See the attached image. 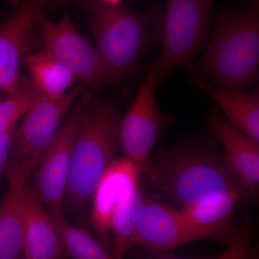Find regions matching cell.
I'll list each match as a JSON object with an SVG mask.
<instances>
[{
  "mask_svg": "<svg viewBox=\"0 0 259 259\" xmlns=\"http://www.w3.org/2000/svg\"><path fill=\"white\" fill-rule=\"evenodd\" d=\"M90 19L101 56L112 82L134 74L143 56L161 41V8L144 13L101 0H76Z\"/></svg>",
  "mask_w": 259,
  "mask_h": 259,
  "instance_id": "obj_1",
  "label": "cell"
},
{
  "mask_svg": "<svg viewBox=\"0 0 259 259\" xmlns=\"http://www.w3.org/2000/svg\"><path fill=\"white\" fill-rule=\"evenodd\" d=\"M259 64V3L218 15L212 41L192 67L194 77L243 92L254 83Z\"/></svg>",
  "mask_w": 259,
  "mask_h": 259,
  "instance_id": "obj_2",
  "label": "cell"
},
{
  "mask_svg": "<svg viewBox=\"0 0 259 259\" xmlns=\"http://www.w3.org/2000/svg\"><path fill=\"white\" fill-rule=\"evenodd\" d=\"M146 175L181 209L247 194L224 158L203 148L178 147L161 153Z\"/></svg>",
  "mask_w": 259,
  "mask_h": 259,
  "instance_id": "obj_3",
  "label": "cell"
},
{
  "mask_svg": "<svg viewBox=\"0 0 259 259\" xmlns=\"http://www.w3.org/2000/svg\"><path fill=\"white\" fill-rule=\"evenodd\" d=\"M120 110L113 102L92 100L80 124L64 204L79 212L93 199L120 144Z\"/></svg>",
  "mask_w": 259,
  "mask_h": 259,
  "instance_id": "obj_4",
  "label": "cell"
},
{
  "mask_svg": "<svg viewBox=\"0 0 259 259\" xmlns=\"http://www.w3.org/2000/svg\"><path fill=\"white\" fill-rule=\"evenodd\" d=\"M214 0H164L161 54L151 70L157 87L176 70L190 64L203 48Z\"/></svg>",
  "mask_w": 259,
  "mask_h": 259,
  "instance_id": "obj_5",
  "label": "cell"
},
{
  "mask_svg": "<svg viewBox=\"0 0 259 259\" xmlns=\"http://www.w3.org/2000/svg\"><path fill=\"white\" fill-rule=\"evenodd\" d=\"M89 88L83 81L59 97L39 95L23 115L13 135V144L5 171L29 181L55 137L65 116L80 94Z\"/></svg>",
  "mask_w": 259,
  "mask_h": 259,
  "instance_id": "obj_6",
  "label": "cell"
},
{
  "mask_svg": "<svg viewBox=\"0 0 259 259\" xmlns=\"http://www.w3.org/2000/svg\"><path fill=\"white\" fill-rule=\"evenodd\" d=\"M88 88L83 90L74 102L71 115L58 130L36 170L35 190L53 218L63 216L75 143L80 124L94 96L93 90Z\"/></svg>",
  "mask_w": 259,
  "mask_h": 259,
  "instance_id": "obj_7",
  "label": "cell"
},
{
  "mask_svg": "<svg viewBox=\"0 0 259 259\" xmlns=\"http://www.w3.org/2000/svg\"><path fill=\"white\" fill-rule=\"evenodd\" d=\"M68 0H24L0 27V90L8 95L18 88L20 68L27 53L41 38V24L49 7Z\"/></svg>",
  "mask_w": 259,
  "mask_h": 259,
  "instance_id": "obj_8",
  "label": "cell"
},
{
  "mask_svg": "<svg viewBox=\"0 0 259 259\" xmlns=\"http://www.w3.org/2000/svg\"><path fill=\"white\" fill-rule=\"evenodd\" d=\"M42 50L72 71L78 79L101 90L113 84L96 48L79 33L67 15L59 22L47 18L41 24Z\"/></svg>",
  "mask_w": 259,
  "mask_h": 259,
  "instance_id": "obj_9",
  "label": "cell"
},
{
  "mask_svg": "<svg viewBox=\"0 0 259 259\" xmlns=\"http://www.w3.org/2000/svg\"><path fill=\"white\" fill-rule=\"evenodd\" d=\"M156 88L154 73L151 69L120 122V144L127 158L146 175L152 162L151 151L166 123L156 100Z\"/></svg>",
  "mask_w": 259,
  "mask_h": 259,
  "instance_id": "obj_10",
  "label": "cell"
},
{
  "mask_svg": "<svg viewBox=\"0 0 259 259\" xmlns=\"http://www.w3.org/2000/svg\"><path fill=\"white\" fill-rule=\"evenodd\" d=\"M198 241L182 217L180 209L145 196L140 213L134 245L152 253L169 251Z\"/></svg>",
  "mask_w": 259,
  "mask_h": 259,
  "instance_id": "obj_11",
  "label": "cell"
},
{
  "mask_svg": "<svg viewBox=\"0 0 259 259\" xmlns=\"http://www.w3.org/2000/svg\"><path fill=\"white\" fill-rule=\"evenodd\" d=\"M141 170L128 158L113 161L107 167L94 192L92 221L102 243L111 232L114 213L122 201L140 185Z\"/></svg>",
  "mask_w": 259,
  "mask_h": 259,
  "instance_id": "obj_12",
  "label": "cell"
},
{
  "mask_svg": "<svg viewBox=\"0 0 259 259\" xmlns=\"http://www.w3.org/2000/svg\"><path fill=\"white\" fill-rule=\"evenodd\" d=\"M207 124L222 143L227 166L246 193L258 196L259 144L247 137L213 110L206 116Z\"/></svg>",
  "mask_w": 259,
  "mask_h": 259,
  "instance_id": "obj_13",
  "label": "cell"
},
{
  "mask_svg": "<svg viewBox=\"0 0 259 259\" xmlns=\"http://www.w3.org/2000/svg\"><path fill=\"white\" fill-rule=\"evenodd\" d=\"M23 253L27 259H56L64 255L54 218L46 211L35 188L28 184L24 196Z\"/></svg>",
  "mask_w": 259,
  "mask_h": 259,
  "instance_id": "obj_14",
  "label": "cell"
},
{
  "mask_svg": "<svg viewBox=\"0 0 259 259\" xmlns=\"http://www.w3.org/2000/svg\"><path fill=\"white\" fill-rule=\"evenodd\" d=\"M194 86L212 98L236 130L259 144V92L244 94L223 90L192 77Z\"/></svg>",
  "mask_w": 259,
  "mask_h": 259,
  "instance_id": "obj_15",
  "label": "cell"
},
{
  "mask_svg": "<svg viewBox=\"0 0 259 259\" xmlns=\"http://www.w3.org/2000/svg\"><path fill=\"white\" fill-rule=\"evenodd\" d=\"M4 174L9 187L0 205V259H15L23 253L24 196L29 181Z\"/></svg>",
  "mask_w": 259,
  "mask_h": 259,
  "instance_id": "obj_16",
  "label": "cell"
},
{
  "mask_svg": "<svg viewBox=\"0 0 259 259\" xmlns=\"http://www.w3.org/2000/svg\"><path fill=\"white\" fill-rule=\"evenodd\" d=\"M243 196L235 195L210 204L180 209L181 214L197 240H226L231 236L233 214Z\"/></svg>",
  "mask_w": 259,
  "mask_h": 259,
  "instance_id": "obj_17",
  "label": "cell"
},
{
  "mask_svg": "<svg viewBox=\"0 0 259 259\" xmlns=\"http://www.w3.org/2000/svg\"><path fill=\"white\" fill-rule=\"evenodd\" d=\"M23 62L35 88L47 97L62 96L78 79L71 70L44 50L27 54Z\"/></svg>",
  "mask_w": 259,
  "mask_h": 259,
  "instance_id": "obj_18",
  "label": "cell"
},
{
  "mask_svg": "<svg viewBox=\"0 0 259 259\" xmlns=\"http://www.w3.org/2000/svg\"><path fill=\"white\" fill-rule=\"evenodd\" d=\"M144 198L139 185L130 192L114 213L111 231L115 241L116 258H122L134 246L136 227Z\"/></svg>",
  "mask_w": 259,
  "mask_h": 259,
  "instance_id": "obj_19",
  "label": "cell"
},
{
  "mask_svg": "<svg viewBox=\"0 0 259 259\" xmlns=\"http://www.w3.org/2000/svg\"><path fill=\"white\" fill-rule=\"evenodd\" d=\"M64 248L75 259H107L112 255L84 230L71 226L63 216L54 218Z\"/></svg>",
  "mask_w": 259,
  "mask_h": 259,
  "instance_id": "obj_20",
  "label": "cell"
},
{
  "mask_svg": "<svg viewBox=\"0 0 259 259\" xmlns=\"http://www.w3.org/2000/svg\"><path fill=\"white\" fill-rule=\"evenodd\" d=\"M40 94L31 80L22 76L14 93L0 102V135L15 129L18 120Z\"/></svg>",
  "mask_w": 259,
  "mask_h": 259,
  "instance_id": "obj_21",
  "label": "cell"
},
{
  "mask_svg": "<svg viewBox=\"0 0 259 259\" xmlns=\"http://www.w3.org/2000/svg\"><path fill=\"white\" fill-rule=\"evenodd\" d=\"M15 129L0 135V177L5 172L13 144Z\"/></svg>",
  "mask_w": 259,
  "mask_h": 259,
  "instance_id": "obj_22",
  "label": "cell"
},
{
  "mask_svg": "<svg viewBox=\"0 0 259 259\" xmlns=\"http://www.w3.org/2000/svg\"><path fill=\"white\" fill-rule=\"evenodd\" d=\"M101 1L110 5H120L122 0H101Z\"/></svg>",
  "mask_w": 259,
  "mask_h": 259,
  "instance_id": "obj_23",
  "label": "cell"
}]
</instances>
